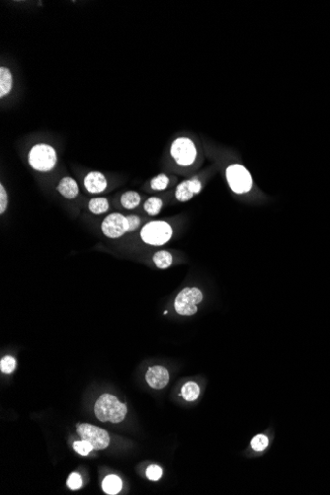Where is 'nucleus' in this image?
<instances>
[{"label": "nucleus", "mask_w": 330, "mask_h": 495, "mask_svg": "<svg viewBox=\"0 0 330 495\" xmlns=\"http://www.w3.org/2000/svg\"><path fill=\"white\" fill-rule=\"evenodd\" d=\"M58 191L66 199H74L79 193V187L73 178L65 177L60 181Z\"/></svg>", "instance_id": "f8f14e48"}, {"label": "nucleus", "mask_w": 330, "mask_h": 495, "mask_svg": "<svg viewBox=\"0 0 330 495\" xmlns=\"http://www.w3.org/2000/svg\"><path fill=\"white\" fill-rule=\"evenodd\" d=\"M84 187L91 194L102 193L107 188V180L101 172L92 171L84 178Z\"/></svg>", "instance_id": "9b49d317"}, {"label": "nucleus", "mask_w": 330, "mask_h": 495, "mask_svg": "<svg viewBox=\"0 0 330 495\" xmlns=\"http://www.w3.org/2000/svg\"><path fill=\"white\" fill-rule=\"evenodd\" d=\"M81 484H82V479L80 477V475L76 472H73L70 474V476L68 477V480H67V485L70 489L72 490H75V489H78L81 487Z\"/></svg>", "instance_id": "393cba45"}, {"label": "nucleus", "mask_w": 330, "mask_h": 495, "mask_svg": "<svg viewBox=\"0 0 330 495\" xmlns=\"http://www.w3.org/2000/svg\"><path fill=\"white\" fill-rule=\"evenodd\" d=\"M13 78L11 71L6 67L0 68V97H4L12 90Z\"/></svg>", "instance_id": "ddd939ff"}, {"label": "nucleus", "mask_w": 330, "mask_h": 495, "mask_svg": "<svg viewBox=\"0 0 330 495\" xmlns=\"http://www.w3.org/2000/svg\"><path fill=\"white\" fill-rule=\"evenodd\" d=\"M181 396L187 401H194L200 396V387L194 382H188L182 387Z\"/></svg>", "instance_id": "f3484780"}, {"label": "nucleus", "mask_w": 330, "mask_h": 495, "mask_svg": "<svg viewBox=\"0 0 330 495\" xmlns=\"http://www.w3.org/2000/svg\"><path fill=\"white\" fill-rule=\"evenodd\" d=\"M250 446L255 452H263L269 446V438L266 435H256L250 442Z\"/></svg>", "instance_id": "aec40b11"}, {"label": "nucleus", "mask_w": 330, "mask_h": 495, "mask_svg": "<svg viewBox=\"0 0 330 495\" xmlns=\"http://www.w3.org/2000/svg\"><path fill=\"white\" fill-rule=\"evenodd\" d=\"M96 417L102 422L120 423L125 419L127 406L121 403L118 398L112 395L105 394L101 396L94 406Z\"/></svg>", "instance_id": "f257e3e1"}, {"label": "nucleus", "mask_w": 330, "mask_h": 495, "mask_svg": "<svg viewBox=\"0 0 330 495\" xmlns=\"http://www.w3.org/2000/svg\"><path fill=\"white\" fill-rule=\"evenodd\" d=\"M102 487L107 494H117L122 489V480L117 475H108L103 480Z\"/></svg>", "instance_id": "dca6fc26"}, {"label": "nucleus", "mask_w": 330, "mask_h": 495, "mask_svg": "<svg viewBox=\"0 0 330 495\" xmlns=\"http://www.w3.org/2000/svg\"><path fill=\"white\" fill-rule=\"evenodd\" d=\"M162 201L159 198L156 197H151L146 200L144 203V211L149 215V216H156L159 214L162 208Z\"/></svg>", "instance_id": "6ab92c4d"}, {"label": "nucleus", "mask_w": 330, "mask_h": 495, "mask_svg": "<svg viewBox=\"0 0 330 495\" xmlns=\"http://www.w3.org/2000/svg\"><path fill=\"white\" fill-rule=\"evenodd\" d=\"M102 232L109 238H119L129 232V223L127 217L119 213H114L105 218L101 225Z\"/></svg>", "instance_id": "6e6552de"}, {"label": "nucleus", "mask_w": 330, "mask_h": 495, "mask_svg": "<svg viewBox=\"0 0 330 495\" xmlns=\"http://www.w3.org/2000/svg\"><path fill=\"white\" fill-rule=\"evenodd\" d=\"M129 223V232L134 231L140 226V219L135 215H130L127 217Z\"/></svg>", "instance_id": "bb28decb"}, {"label": "nucleus", "mask_w": 330, "mask_h": 495, "mask_svg": "<svg viewBox=\"0 0 330 495\" xmlns=\"http://www.w3.org/2000/svg\"><path fill=\"white\" fill-rule=\"evenodd\" d=\"M57 159L55 148L46 143L34 145L28 153L30 166L40 172H48L54 169L57 164Z\"/></svg>", "instance_id": "f03ea898"}, {"label": "nucleus", "mask_w": 330, "mask_h": 495, "mask_svg": "<svg viewBox=\"0 0 330 495\" xmlns=\"http://www.w3.org/2000/svg\"><path fill=\"white\" fill-rule=\"evenodd\" d=\"M109 201L106 198H94L91 199L88 208L89 211L94 215H101L109 210Z\"/></svg>", "instance_id": "a211bd4d"}, {"label": "nucleus", "mask_w": 330, "mask_h": 495, "mask_svg": "<svg viewBox=\"0 0 330 495\" xmlns=\"http://www.w3.org/2000/svg\"><path fill=\"white\" fill-rule=\"evenodd\" d=\"M173 235L171 226L163 221H152L144 225L140 231V237L146 244L161 246L167 243Z\"/></svg>", "instance_id": "7ed1b4c3"}, {"label": "nucleus", "mask_w": 330, "mask_h": 495, "mask_svg": "<svg viewBox=\"0 0 330 495\" xmlns=\"http://www.w3.org/2000/svg\"><path fill=\"white\" fill-rule=\"evenodd\" d=\"M170 154L180 166H190L197 157V148L190 138L178 137L171 144Z\"/></svg>", "instance_id": "423d86ee"}, {"label": "nucleus", "mask_w": 330, "mask_h": 495, "mask_svg": "<svg viewBox=\"0 0 330 495\" xmlns=\"http://www.w3.org/2000/svg\"><path fill=\"white\" fill-rule=\"evenodd\" d=\"M73 448L74 450L82 455V456H86L88 455L92 450H93V447L92 445L88 442V441H85V440H82V441H77L73 444Z\"/></svg>", "instance_id": "5701e85b"}, {"label": "nucleus", "mask_w": 330, "mask_h": 495, "mask_svg": "<svg viewBox=\"0 0 330 495\" xmlns=\"http://www.w3.org/2000/svg\"><path fill=\"white\" fill-rule=\"evenodd\" d=\"M153 262L159 269H167L173 263V256L166 250H160L154 253Z\"/></svg>", "instance_id": "4468645a"}, {"label": "nucleus", "mask_w": 330, "mask_h": 495, "mask_svg": "<svg viewBox=\"0 0 330 495\" xmlns=\"http://www.w3.org/2000/svg\"><path fill=\"white\" fill-rule=\"evenodd\" d=\"M204 298L202 291L198 288H185L176 297L174 307L178 314L190 316L197 312V304Z\"/></svg>", "instance_id": "39448f33"}, {"label": "nucleus", "mask_w": 330, "mask_h": 495, "mask_svg": "<svg viewBox=\"0 0 330 495\" xmlns=\"http://www.w3.org/2000/svg\"><path fill=\"white\" fill-rule=\"evenodd\" d=\"M8 206V196L3 185H0V214H3Z\"/></svg>", "instance_id": "a878e982"}, {"label": "nucleus", "mask_w": 330, "mask_h": 495, "mask_svg": "<svg viewBox=\"0 0 330 495\" xmlns=\"http://www.w3.org/2000/svg\"><path fill=\"white\" fill-rule=\"evenodd\" d=\"M145 379L147 384L154 390H161L167 386L169 382L168 371L160 366H154L148 369Z\"/></svg>", "instance_id": "9d476101"}, {"label": "nucleus", "mask_w": 330, "mask_h": 495, "mask_svg": "<svg viewBox=\"0 0 330 495\" xmlns=\"http://www.w3.org/2000/svg\"><path fill=\"white\" fill-rule=\"evenodd\" d=\"M226 177L230 188L236 194L248 193L253 187L251 174L241 164L230 165L226 169Z\"/></svg>", "instance_id": "20e7f679"}, {"label": "nucleus", "mask_w": 330, "mask_h": 495, "mask_svg": "<svg viewBox=\"0 0 330 495\" xmlns=\"http://www.w3.org/2000/svg\"><path fill=\"white\" fill-rule=\"evenodd\" d=\"M16 368V360L12 356H5L0 362V370L2 373L11 374Z\"/></svg>", "instance_id": "4be33fe9"}, {"label": "nucleus", "mask_w": 330, "mask_h": 495, "mask_svg": "<svg viewBox=\"0 0 330 495\" xmlns=\"http://www.w3.org/2000/svg\"><path fill=\"white\" fill-rule=\"evenodd\" d=\"M77 432L82 440L88 441L93 450L106 449L110 444V437L106 430L93 426L91 424H77Z\"/></svg>", "instance_id": "0eeeda50"}, {"label": "nucleus", "mask_w": 330, "mask_h": 495, "mask_svg": "<svg viewBox=\"0 0 330 495\" xmlns=\"http://www.w3.org/2000/svg\"><path fill=\"white\" fill-rule=\"evenodd\" d=\"M161 475H162V469L156 464H152L148 466L146 469V476L150 480L156 481L161 477Z\"/></svg>", "instance_id": "b1692460"}, {"label": "nucleus", "mask_w": 330, "mask_h": 495, "mask_svg": "<svg viewBox=\"0 0 330 495\" xmlns=\"http://www.w3.org/2000/svg\"><path fill=\"white\" fill-rule=\"evenodd\" d=\"M202 190V183L197 178H192L181 182L176 189L175 197L179 202H188Z\"/></svg>", "instance_id": "1a4fd4ad"}, {"label": "nucleus", "mask_w": 330, "mask_h": 495, "mask_svg": "<svg viewBox=\"0 0 330 495\" xmlns=\"http://www.w3.org/2000/svg\"><path fill=\"white\" fill-rule=\"evenodd\" d=\"M140 195L135 191H128L121 197V204L127 210L135 209L140 204Z\"/></svg>", "instance_id": "2eb2a0df"}, {"label": "nucleus", "mask_w": 330, "mask_h": 495, "mask_svg": "<svg viewBox=\"0 0 330 495\" xmlns=\"http://www.w3.org/2000/svg\"><path fill=\"white\" fill-rule=\"evenodd\" d=\"M168 184H169V178L165 174H159L151 180L150 187L153 190L161 191V190L166 189Z\"/></svg>", "instance_id": "412c9836"}]
</instances>
